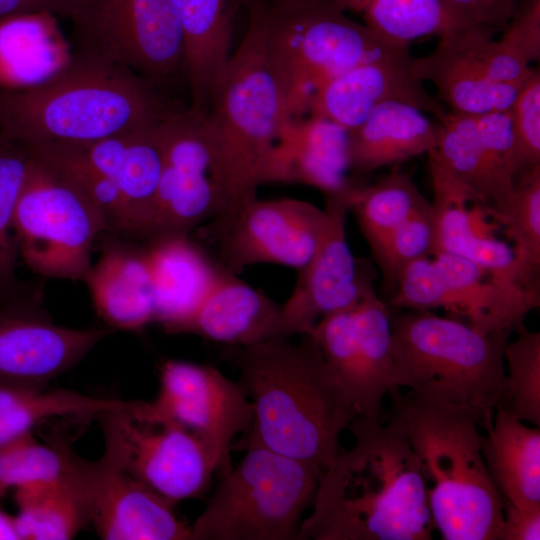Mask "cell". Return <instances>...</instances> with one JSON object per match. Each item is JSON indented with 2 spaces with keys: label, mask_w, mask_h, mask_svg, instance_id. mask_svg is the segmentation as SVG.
<instances>
[{
  "label": "cell",
  "mask_w": 540,
  "mask_h": 540,
  "mask_svg": "<svg viewBox=\"0 0 540 540\" xmlns=\"http://www.w3.org/2000/svg\"><path fill=\"white\" fill-rule=\"evenodd\" d=\"M355 441L319 478L298 540H429L435 530L419 460L402 430L357 417Z\"/></svg>",
  "instance_id": "6da1fadb"
},
{
  "label": "cell",
  "mask_w": 540,
  "mask_h": 540,
  "mask_svg": "<svg viewBox=\"0 0 540 540\" xmlns=\"http://www.w3.org/2000/svg\"><path fill=\"white\" fill-rule=\"evenodd\" d=\"M272 338L247 347L225 345L223 358L240 373L254 406L250 432L232 450L263 447L323 471L339 438L358 417L310 335Z\"/></svg>",
  "instance_id": "7a4b0ae2"
},
{
  "label": "cell",
  "mask_w": 540,
  "mask_h": 540,
  "mask_svg": "<svg viewBox=\"0 0 540 540\" xmlns=\"http://www.w3.org/2000/svg\"><path fill=\"white\" fill-rule=\"evenodd\" d=\"M180 109L131 70L76 52L46 80L0 92V134L25 146L80 144L157 126Z\"/></svg>",
  "instance_id": "3957f363"
},
{
  "label": "cell",
  "mask_w": 540,
  "mask_h": 540,
  "mask_svg": "<svg viewBox=\"0 0 540 540\" xmlns=\"http://www.w3.org/2000/svg\"><path fill=\"white\" fill-rule=\"evenodd\" d=\"M388 421L415 452L435 529L444 540H498L503 500L486 467L479 418L393 387Z\"/></svg>",
  "instance_id": "277c9868"
},
{
  "label": "cell",
  "mask_w": 540,
  "mask_h": 540,
  "mask_svg": "<svg viewBox=\"0 0 540 540\" xmlns=\"http://www.w3.org/2000/svg\"><path fill=\"white\" fill-rule=\"evenodd\" d=\"M391 327L394 387L433 406L469 411L487 431L504 393L510 334L430 311L391 309Z\"/></svg>",
  "instance_id": "5b68a950"
},
{
  "label": "cell",
  "mask_w": 540,
  "mask_h": 540,
  "mask_svg": "<svg viewBox=\"0 0 540 540\" xmlns=\"http://www.w3.org/2000/svg\"><path fill=\"white\" fill-rule=\"evenodd\" d=\"M206 118L223 201V213L215 220L220 221L257 197L287 120L280 83L251 18L212 93Z\"/></svg>",
  "instance_id": "8992f818"
},
{
  "label": "cell",
  "mask_w": 540,
  "mask_h": 540,
  "mask_svg": "<svg viewBox=\"0 0 540 540\" xmlns=\"http://www.w3.org/2000/svg\"><path fill=\"white\" fill-rule=\"evenodd\" d=\"M280 83L287 119L307 112L313 92L363 63L410 53L351 19L330 0H246Z\"/></svg>",
  "instance_id": "52a82bcc"
},
{
  "label": "cell",
  "mask_w": 540,
  "mask_h": 540,
  "mask_svg": "<svg viewBox=\"0 0 540 540\" xmlns=\"http://www.w3.org/2000/svg\"><path fill=\"white\" fill-rule=\"evenodd\" d=\"M322 472L263 447L247 448L190 526V540H298Z\"/></svg>",
  "instance_id": "ba28073f"
},
{
  "label": "cell",
  "mask_w": 540,
  "mask_h": 540,
  "mask_svg": "<svg viewBox=\"0 0 540 540\" xmlns=\"http://www.w3.org/2000/svg\"><path fill=\"white\" fill-rule=\"evenodd\" d=\"M29 153L13 220L19 258L44 278L83 282L93 246L105 233L103 218L65 174Z\"/></svg>",
  "instance_id": "9c48e42d"
},
{
  "label": "cell",
  "mask_w": 540,
  "mask_h": 540,
  "mask_svg": "<svg viewBox=\"0 0 540 540\" xmlns=\"http://www.w3.org/2000/svg\"><path fill=\"white\" fill-rule=\"evenodd\" d=\"M77 51L157 87L184 72V41L169 0H77L68 17Z\"/></svg>",
  "instance_id": "30bf717a"
},
{
  "label": "cell",
  "mask_w": 540,
  "mask_h": 540,
  "mask_svg": "<svg viewBox=\"0 0 540 540\" xmlns=\"http://www.w3.org/2000/svg\"><path fill=\"white\" fill-rule=\"evenodd\" d=\"M159 379L156 398L134 401L130 413L185 428L202 442L215 472L227 474L235 436L247 435L254 422V406L242 385L212 365L176 359L163 361Z\"/></svg>",
  "instance_id": "8fae6325"
},
{
  "label": "cell",
  "mask_w": 540,
  "mask_h": 540,
  "mask_svg": "<svg viewBox=\"0 0 540 540\" xmlns=\"http://www.w3.org/2000/svg\"><path fill=\"white\" fill-rule=\"evenodd\" d=\"M156 137L162 168L145 241L190 235L223 213L206 113L182 108L157 125Z\"/></svg>",
  "instance_id": "7c38bea8"
},
{
  "label": "cell",
  "mask_w": 540,
  "mask_h": 540,
  "mask_svg": "<svg viewBox=\"0 0 540 540\" xmlns=\"http://www.w3.org/2000/svg\"><path fill=\"white\" fill-rule=\"evenodd\" d=\"M310 336L358 417L379 421L394 387L391 308L373 288L354 306L322 317Z\"/></svg>",
  "instance_id": "4fadbf2b"
},
{
  "label": "cell",
  "mask_w": 540,
  "mask_h": 540,
  "mask_svg": "<svg viewBox=\"0 0 540 540\" xmlns=\"http://www.w3.org/2000/svg\"><path fill=\"white\" fill-rule=\"evenodd\" d=\"M330 222L327 209L292 198H253L214 223L218 264L239 275L256 264L302 269L317 250Z\"/></svg>",
  "instance_id": "5bb4252c"
},
{
  "label": "cell",
  "mask_w": 540,
  "mask_h": 540,
  "mask_svg": "<svg viewBox=\"0 0 540 540\" xmlns=\"http://www.w3.org/2000/svg\"><path fill=\"white\" fill-rule=\"evenodd\" d=\"M131 406L100 417L126 470L174 505L203 496L215 469L202 442L175 423L135 418Z\"/></svg>",
  "instance_id": "9a60e30c"
},
{
  "label": "cell",
  "mask_w": 540,
  "mask_h": 540,
  "mask_svg": "<svg viewBox=\"0 0 540 540\" xmlns=\"http://www.w3.org/2000/svg\"><path fill=\"white\" fill-rule=\"evenodd\" d=\"M114 330L57 325L37 290L0 306V386L44 389Z\"/></svg>",
  "instance_id": "2e32d148"
},
{
  "label": "cell",
  "mask_w": 540,
  "mask_h": 540,
  "mask_svg": "<svg viewBox=\"0 0 540 540\" xmlns=\"http://www.w3.org/2000/svg\"><path fill=\"white\" fill-rule=\"evenodd\" d=\"M325 197L328 228L281 304L276 338L310 335L322 317L354 306L374 288L368 267L354 257L346 239L349 192Z\"/></svg>",
  "instance_id": "e0dca14e"
},
{
  "label": "cell",
  "mask_w": 540,
  "mask_h": 540,
  "mask_svg": "<svg viewBox=\"0 0 540 540\" xmlns=\"http://www.w3.org/2000/svg\"><path fill=\"white\" fill-rule=\"evenodd\" d=\"M174 504L130 474L113 444L93 461L90 525L106 540H188Z\"/></svg>",
  "instance_id": "ac0fdd59"
},
{
  "label": "cell",
  "mask_w": 540,
  "mask_h": 540,
  "mask_svg": "<svg viewBox=\"0 0 540 540\" xmlns=\"http://www.w3.org/2000/svg\"><path fill=\"white\" fill-rule=\"evenodd\" d=\"M410 53L357 65L328 80L311 95L309 116L329 120L347 132L359 126L379 105L401 101L440 120L447 112L411 71Z\"/></svg>",
  "instance_id": "d6986e66"
},
{
  "label": "cell",
  "mask_w": 540,
  "mask_h": 540,
  "mask_svg": "<svg viewBox=\"0 0 540 540\" xmlns=\"http://www.w3.org/2000/svg\"><path fill=\"white\" fill-rule=\"evenodd\" d=\"M98 260L84 279L94 308L112 330L155 323V296L146 244L104 233Z\"/></svg>",
  "instance_id": "ffe728a7"
},
{
  "label": "cell",
  "mask_w": 540,
  "mask_h": 540,
  "mask_svg": "<svg viewBox=\"0 0 540 540\" xmlns=\"http://www.w3.org/2000/svg\"><path fill=\"white\" fill-rule=\"evenodd\" d=\"M440 276L437 309L486 333H508L539 307L540 292L494 280L476 264L443 251L432 257Z\"/></svg>",
  "instance_id": "44dd1931"
},
{
  "label": "cell",
  "mask_w": 540,
  "mask_h": 540,
  "mask_svg": "<svg viewBox=\"0 0 540 540\" xmlns=\"http://www.w3.org/2000/svg\"><path fill=\"white\" fill-rule=\"evenodd\" d=\"M348 132L319 117L287 119L271 153L264 183H299L325 196L342 194L355 182L346 172Z\"/></svg>",
  "instance_id": "7402d4cb"
},
{
  "label": "cell",
  "mask_w": 540,
  "mask_h": 540,
  "mask_svg": "<svg viewBox=\"0 0 540 540\" xmlns=\"http://www.w3.org/2000/svg\"><path fill=\"white\" fill-rule=\"evenodd\" d=\"M155 296V323L180 334L222 274L223 268L190 235L146 241Z\"/></svg>",
  "instance_id": "603a6c76"
},
{
  "label": "cell",
  "mask_w": 540,
  "mask_h": 540,
  "mask_svg": "<svg viewBox=\"0 0 540 540\" xmlns=\"http://www.w3.org/2000/svg\"><path fill=\"white\" fill-rule=\"evenodd\" d=\"M156 127L87 143H69L119 189L129 210L135 240L146 239L161 174Z\"/></svg>",
  "instance_id": "cb8c5ba5"
},
{
  "label": "cell",
  "mask_w": 540,
  "mask_h": 540,
  "mask_svg": "<svg viewBox=\"0 0 540 540\" xmlns=\"http://www.w3.org/2000/svg\"><path fill=\"white\" fill-rule=\"evenodd\" d=\"M280 310L281 304L223 269L180 334L247 347L276 338Z\"/></svg>",
  "instance_id": "d4e9b609"
},
{
  "label": "cell",
  "mask_w": 540,
  "mask_h": 540,
  "mask_svg": "<svg viewBox=\"0 0 540 540\" xmlns=\"http://www.w3.org/2000/svg\"><path fill=\"white\" fill-rule=\"evenodd\" d=\"M184 41L189 108L206 113L231 56L235 10L241 0H169Z\"/></svg>",
  "instance_id": "484cf974"
},
{
  "label": "cell",
  "mask_w": 540,
  "mask_h": 540,
  "mask_svg": "<svg viewBox=\"0 0 540 540\" xmlns=\"http://www.w3.org/2000/svg\"><path fill=\"white\" fill-rule=\"evenodd\" d=\"M93 461L75 455L59 478L15 489L20 540H69L90 525Z\"/></svg>",
  "instance_id": "4316f807"
},
{
  "label": "cell",
  "mask_w": 540,
  "mask_h": 540,
  "mask_svg": "<svg viewBox=\"0 0 540 540\" xmlns=\"http://www.w3.org/2000/svg\"><path fill=\"white\" fill-rule=\"evenodd\" d=\"M453 29L439 36L431 53L413 57L411 71L414 77L433 84L437 99L453 112L481 115L508 110L525 81L502 83L491 79L457 41Z\"/></svg>",
  "instance_id": "83f0119b"
},
{
  "label": "cell",
  "mask_w": 540,
  "mask_h": 540,
  "mask_svg": "<svg viewBox=\"0 0 540 540\" xmlns=\"http://www.w3.org/2000/svg\"><path fill=\"white\" fill-rule=\"evenodd\" d=\"M440 133V123L431 122L418 108L387 101L348 132L349 170L370 172L428 154L437 147Z\"/></svg>",
  "instance_id": "f1b7e54d"
},
{
  "label": "cell",
  "mask_w": 540,
  "mask_h": 540,
  "mask_svg": "<svg viewBox=\"0 0 540 540\" xmlns=\"http://www.w3.org/2000/svg\"><path fill=\"white\" fill-rule=\"evenodd\" d=\"M431 182V203L437 219L436 252L462 257L484 269L496 281L528 289L512 247L474 227L471 209L467 207L468 203H474V198L468 189L447 174L437 175Z\"/></svg>",
  "instance_id": "f546056e"
},
{
  "label": "cell",
  "mask_w": 540,
  "mask_h": 540,
  "mask_svg": "<svg viewBox=\"0 0 540 540\" xmlns=\"http://www.w3.org/2000/svg\"><path fill=\"white\" fill-rule=\"evenodd\" d=\"M482 436V455L503 502L540 508V428L503 410Z\"/></svg>",
  "instance_id": "4dcf8cb0"
},
{
  "label": "cell",
  "mask_w": 540,
  "mask_h": 540,
  "mask_svg": "<svg viewBox=\"0 0 540 540\" xmlns=\"http://www.w3.org/2000/svg\"><path fill=\"white\" fill-rule=\"evenodd\" d=\"M438 122L441 125L439 142L430 153L497 222L513 195L503 190L491 170L475 116L447 111Z\"/></svg>",
  "instance_id": "1f68e13d"
},
{
  "label": "cell",
  "mask_w": 540,
  "mask_h": 540,
  "mask_svg": "<svg viewBox=\"0 0 540 540\" xmlns=\"http://www.w3.org/2000/svg\"><path fill=\"white\" fill-rule=\"evenodd\" d=\"M129 405L130 401L98 398L72 390L0 386V444L33 431L48 418H100Z\"/></svg>",
  "instance_id": "d6a6232c"
},
{
  "label": "cell",
  "mask_w": 540,
  "mask_h": 540,
  "mask_svg": "<svg viewBox=\"0 0 540 540\" xmlns=\"http://www.w3.org/2000/svg\"><path fill=\"white\" fill-rule=\"evenodd\" d=\"M349 197L350 211L372 254L413 212L428 202L411 177L398 167L375 184L356 183Z\"/></svg>",
  "instance_id": "836d02e7"
},
{
  "label": "cell",
  "mask_w": 540,
  "mask_h": 540,
  "mask_svg": "<svg viewBox=\"0 0 540 540\" xmlns=\"http://www.w3.org/2000/svg\"><path fill=\"white\" fill-rule=\"evenodd\" d=\"M345 13L357 15L365 26L389 39L409 44L463 25L441 0H330Z\"/></svg>",
  "instance_id": "e575fe53"
},
{
  "label": "cell",
  "mask_w": 540,
  "mask_h": 540,
  "mask_svg": "<svg viewBox=\"0 0 540 540\" xmlns=\"http://www.w3.org/2000/svg\"><path fill=\"white\" fill-rule=\"evenodd\" d=\"M26 147L59 169L90 199L103 218L105 233L135 240L129 210L119 189L71 144L42 142Z\"/></svg>",
  "instance_id": "d590c367"
},
{
  "label": "cell",
  "mask_w": 540,
  "mask_h": 540,
  "mask_svg": "<svg viewBox=\"0 0 540 540\" xmlns=\"http://www.w3.org/2000/svg\"><path fill=\"white\" fill-rule=\"evenodd\" d=\"M29 156L25 145L0 134V306L35 290L16 274L19 255L13 231L16 203Z\"/></svg>",
  "instance_id": "8d00e7d4"
},
{
  "label": "cell",
  "mask_w": 540,
  "mask_h": 540,
  "mask_svg": "<svg viewBox=\"0 0 540 540\" xmlns=\"http://www.w3.org/2000/svg\"><path fill=\"white\" fill-rule=\"evenodd\" d=\"M497 222L512 241L525 287L539 291L540 164L516 177L513 196Z\"/></svg>",
  "instance_id": "74e56055"
},
{
  "label": "cell",
  "mask_w": 540,
  "mask_h": 540,
  "mask_svg": "<svg viewBox=\"0 0 540 540\" xmlns=\"http://www.w3.org/2000/svg\"><path fill=\"white\" fill-rule=\"evenodd\" d=\"M75 455L65 441L44 443L33 431L0 444V498L10 489L59 478Z\"/></svg>",
  "instance_id": "f35d334b"
},
{
  "label": "cell",
  "mask_w": 540,
  "mask_h": 540,
  "mask_svg": "<svg viewBox=\"0 0 540 540\" xmlns=\"http://www.w3.org/2000/svg\"><path fill=\"white\" fill-rule=\"evenodd\" d=\"M518 337L506 344L504 393L497 409L523 422L540 425V333L517 328Z\"/></svg>",
  "instance_id": "ab89813d"
},
{
  "label": "cell",
  "mask_w": 540,
  "mask_h": 540,
  "mask_svg": "<svg viewBox=\"0 0 540 540\" xmlns=\"http://www.w3.org/2000/svg\"><path fill=\"white\" fill-rule=\"evenodd\" d=\"M436 250L437 219L432 203L428 201L392 232L372 255L386 287L393 293L402 271L416 260L432 257Z\"/></svg>",
  "instance_id": "60d3db41"
},
{
  "label": "cell",
  "mask_w": 540,
  "mask_h": 540,
  "mask_svg": "<svg viewBox=\"0 0 540 540\" xmlns=\"http://www.w3.org/2000/svg\"><path fill=\"white\" fill-rule=\"evenodd\" d=\"M515 179L540 164V72L532 69L509 108Z\"/></svg>",
  "instance_id": "b9f144b4"
},
{
  "label": "cell",
  "mask_w": 540,
  "mask_h": 540,
  "mask_svg": "<svg viewBox=\"0 0 540 540\" xmlns=\"http://www.w3.org/2000/svg\"><path fill=\"white\" fill-rule=\"evenodd\" d=\"M491 170L505 192H514L513 140L508 110L474 115Z\"/></svg>",
  "instance_id": "7bdbcfd3"
},
{
  "label": "cell",
  "mask_w": 540,
  "mask_h": 540,
  "mask_svg": "<svg viewBox=\"0 0 540 540\" xmlns=\"http://www.w3.org/2000/svg\"><path fill=\"white\" fill-rule=\"evenodd\" d=\"M497 39L505 52L520 64L530 67L540 58V0H521Z\"/></svg>",
  "instance_id": "ee69618b"
},
{
  "label": "cell",
  "mask_w": 540,
  "mask_h": 540,
  "mask_svg": "<svg viewBox=\"0 0 540 540\" xmlns=\"http://www.w3.org/2000/svg\"><path fill=\"white\" fill-rule=\"evenodd\" d=\"M459 20L496 32L503 29L521 0H441Z\"/></svg>",
  "instance_id": "f6af8a7d"
},
{
  "label": "cell",
  "mask_w": 540,
  "mask_h": 540,
  "mask_svg": "<svg viewBox=\"0 0 540 540\" xmlns=\"http://www.w3.org/2000/svg\"><path fill=\"white\" fill-rule=\"evenodd\" d=\"M540 508L503 502V522L498 540H539Z\"/></svg>",
  "instance_id": "bcb514c9"
},
{
  "label": "cell",
  "mask_w": 540,
  "mask_h": 540,
  "mask_svg": "<svg viewBox=\"0 0 540 540\" xmlns=\"http://www.w3.org/2000/svg\"><path fill=\"white\" fill-rule=\"evenodd\" d=\"M77 0H0V22L28 14L69 17Z\"/></svg>",
  "instance_id": "7dc6e473"
},
{
  "label": "cell",
  "mask_w": 540,
  "mask_h": 540,
  "mask_svg": "<svg viewBox=\"0 0 540 540\" xmlns=\"http://www.w3.org/2000/svg\"><path fill=\"white\" fill-rule=\"evenodd\" d=\"M0 540H20L15 516L6 513L0 506Z\"/></svg>",
  "instance_id": "c3c4849f"
},
{
  "label": "cell",
  "mask_w": 540,
  "mask_h": 540,
  "mask_svg": "<svg viewBox=\"0 0 540 540\" xmlns=\"http://www.w3.org/2000/svg\"><path fill=\"white\" fill-rule=\"evenodd\" d=\"M241 1H242V3H243V2H246V0H241Z\"/></svg>",
  "instance_id": "681fc988"
}]
</instances>
